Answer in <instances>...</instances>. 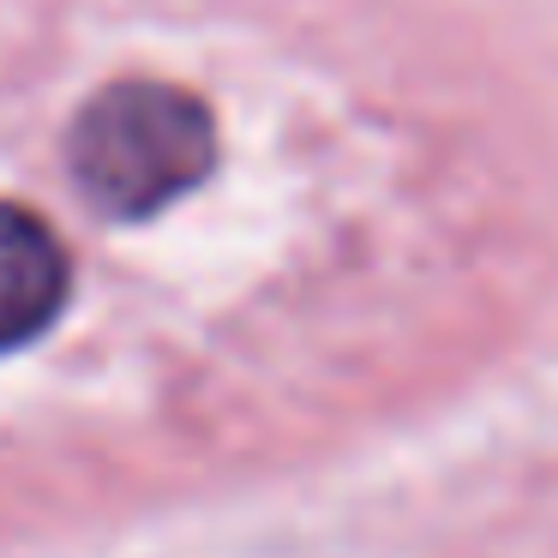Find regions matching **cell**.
Listing matches in <instances>:
<instances>
[{"mask_svg":"<svg viewBox=\"0 0 558 558\" xmlns=\"http://www.w3.org/2000/svg\"><path fill=\"white\" fill-rule=\"evenodd\" d=\"M66 294H73V265L54 229L37 210L0 205V354L43 337L61 318Z\"/></svg>","mask_w":558,"mask_h":558,"instance_id":"cell-2","label":"cell"},{"mask_svg":"<svg viewBox=\"0 0 558 558\" xmlns=\"http://www.w3.org/2000/svg\"><path fill=\"white\" fill-rule=\"evenodd\" d=\"M73 181L102 217H157L162 205L186 198L217 162V121L181 85L126 78L78 109L66 138Z\"/></svg>","mask_w":558,"mask_h":558,"instance_id":"cell-1","label":"cell"}]
</instances>
